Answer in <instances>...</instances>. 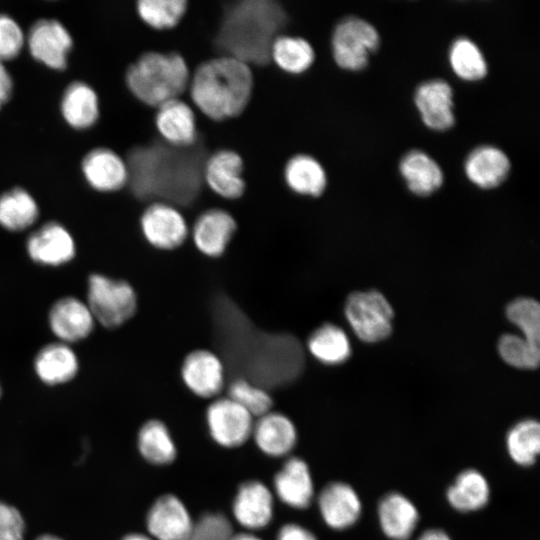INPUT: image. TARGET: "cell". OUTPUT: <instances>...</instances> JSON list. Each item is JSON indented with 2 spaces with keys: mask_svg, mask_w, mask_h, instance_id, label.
Here are the masks:
<instances>
[{
  "mask_svg": "<svg viewBox=\"0 0 540 540\" xmlns=\"http://www.w3.org/2000/svg\"><path fill=\"white\" fill-rule=\"evenodd\" d=\"M146 524L156 540H186L194 526L188 509L173 494L162 495L153 503Z\"/></svg>",
  "mask_w": 540,
  "mask_h": 540,
  "instance_id": "obj_16",
  "label": "cell"
},
{
  "mask_svg": "<svg viewBox=\"0 0 540 540\" xmlns=\"http://www.w3.org/2000/svg\"><path fill=\"white\" fill-rule=\"evenodd\" d=\"M449 60L453 71L464 80H480L487 73V64L481 51L467 38H459L452 44Z\"/></svg>",
  "mask_w": 540,
  "mask_h": 540,
  "instance_id": "obj_38",
  "label": "cell"
},
{
  "mask_svg": "<svg viewBox=\"0 0 540 540\" xmlns=\"http://www.w3.org/2000/svg\"><path fill=\"white\" fill-rule=\"evenodd\" d=\"M284 9L274 1L250 0L226 9L216 37L225 56L246 64L264 65L270 61L273 41L286 24Z\"/></svg>",
  "mask_w": 540,
  "mask_h": 540,
  "instance_id": "obj_2",
  "label": "cell"
},
{
  "mask_svg": "<svg viewBox=\"0 0 540 540\" xmlns=\"http://www.w3.org/2000/svg\"><path fill=\"white\" fill-rule=\"evenodd\" d=\"M187 10L185 0H140L136 11L141 20L154 29L176 26Z\"/></svg>",
  "mask_w": 540,
  "mask_h": 540,
  "instance_id": "obj_37",
  "label": "cell"
},
{
  "mask_svg": "<svg viewBox=\"0 0 540 540\" xmlns=\"http://www.w3.org/2000/svg\"><path fill=\"white\" fill-rule=\"evenodd\" d=\"M273 512V495L265 484L249 480L238 487L232 503V514L243 528L249 531L263 529L271 522Z\"/></svg>",
  "mask_w": 540,
  "mask_h": 540,
  "instance_id": "obj_17",
  "label": "cell"
},
{
  "mask_svg": "<svg viewBox=\"0 0 540 540\" xmlns=\"http://www.w3.org/2000/svg\"><path fill=\"white\" fill-rule=\"evenodd\" d=\"M315 53L310 43L300 37L279 35L272 43L270 60L283 71L300 74L314 62Z\"/></svg>",
  "mask_w": 540,
  "mask_h": 540,
  "instance_id": "obj_34",
  "label": "cell"
},
{
  "mask_svg": "<svg viewBox=\"0 0 540 540\" xmlns=\"http://www.w3.org/2000/svg\"><path fill=\"white\" fill-rule=\"evenodd\" d=\"M140 230L145 241L155 249L172 251L181 247L190 229L180 210L173 204L151 202L140 216Z\"/></svg>",
  "mask_w": 540,
  "mask_h": 540,
  "instance_id": "obj_8",
  "label": "cell"
},
{
  "mask_svg": "<svg viewBox=\"0 0 540 540\" xmlns=\"http://www.w3.org/2000/svg\"><path fill=\"white\" fill-rule=\"evenodd\" d=\"M501 358L509 365L519 369H535L539 365L540 348L524 337L514 334L503 335L498 342Z\"/></svg>",
  "mask_w": 540,
  "mask_h": 540,
  "instance_id": "obj_40",
  "label": "cell"
},
{
  "mask_svg": "<svg viewBox=\"0 0 540 540\" xmlns=\"http://www.w3.org/2000/svg\"><path fill=\"white\" fill-rule=\"evenodd\" d=\"M138 448L145 460L155 465L172 463L177 455L166 424L157 419L145 422L138 433Z\"/></svg>",
  "mask_w": 540,
  "mask_h": 540,
  "instance_id": "obj_33",
  "label": "cell"
},
{
  "mask_svg": "<svg viewBox=\"0 0 540 540\" xmlns=\"http://www.w3.org/2000/svg\"><path fill=\"white\" fill-rule=\"evenodd\" d=\"M243 160L232 150H220L204 163L203 177L210 189L225 199H237L245 191Z\"/></svg>",
  "mask_w": 540,
  "mask_h": 540,
  "instance_id": "obj_20",
  "label": "cell"
},
{
  "mask_svg": "<svg viewBox=\"0 0 540 540\" xmlns=\"http://www.w3.org/2000/svg\"><path fill=\"white\" fill-rule=\"evenodd\" d=\"M155 124L159 134L171 146L186 148L196 142L197 127L194 112L179 98L157 107Z\"/></svg>",
  "mask_w": 540,
  "mask_h": 540,
  "instance_id": "obj_21",
  "label": "cell"
},
{
  "mask_svg": "<svg viewBox=\"0 0 540 540\" xmlns=\"http://www.w3.org/2000/svg\"><path fill=\"white\" fill-rule=\"evenodd\" d=\"M417 540H451L450 537L440 529H429L421 534Z\"/></svg>",
  "mask_w": 540,
  "mask_h": 540,
  "instance_id": "obj_46",
  "label": "cell"
},
{
  "mask_svg": "<svg viewBox=\"0 0 540 540\" xmlns=\"http://www.w3.org/2000/svg\"><path fill=\"white\" fill-rule=\"evenodd\" d=\"M26 45V36L20 24L10 15L0 13V61L17 58Z\"/></svg>",
  "mask_w": 540,
  "mask_h": 540,
  "instance_id": "obj_41",
  "label": "cell"
},
{
  "mask_svg": "<svg viewBox=\"0 0 540 540\" xmlns=\"http://www.w3.org/2000/svg\"><path fill=\"white\" fill-rule=\"evenodd\" d=\"M60 112L66 124L75 130L93 127L100 117L97 92L84 81L71 82L62 93Z\"/></svg>",
  "mask_w": 540,
  "mask_h": 540,
  "instance_id": "obj_25",
  "label": "cell"
},
{
  "mask_svg": "<svg viewBox=\"0 0 540 540\" xmlns=\"http://www.w3.org/2000/svg\"><path fill=\"white\" fill-rule=\"evenodd\" d=\"M25 251L33 263L56 268L74 260L77 245L66 226L57 221H48L29 234Z\"/></svg>",
  "mask_w": 540,
  "mask_h": 540,
  "instance_id": "obj_10",
  "label": "cell"
},
{
  "mask_svg": "<svg viewBox=\"0 0 540 540\" xmlns=\"http://www.w3.org/2000/svg\"><path fill=\"white\" fill-rule=\"evenodd\" d=\"M13 88L12 76L4 62L0 61V110L10 100Z\"/></svg>",
  "mask_w": 540,
  "mask_h": 540,
  "instance_id": "obj_45",
  "label": "cell"
},
{
  "mask_svg": "<svg viewBox=\"0 0 540 540\" xmlns=\"http://www.w3.org/2000/svg\"><path fill=\"white\" fill-rule=\"evenodd\" d=\"M379 523L384 534L392 540H407L419 520L415 505L404 495L392 492L378 506Z\"/></svg>",
  "mask_w": 540,
  "mask_h": 540,
  "instance_id": "obj_26",
  "label": "cell"
},
{
  "mask_svg": "<svg viewBox=\"0 0 540 540\" xmlns=\"http://www.w3.org/2000/svg\"><path fill=\"white\" fill-rule=\"evenodd\" d=\"M24 521L20 512L0 502V540H22Z\"/></svg>",
  "mask_w": 540,
  "mask_h": 540,
  "instance_id": "obj_43",
  "label": "cell"
},
{
  "mask_svg": "<svg viewBox=\"0 0 540 540\" xmlns=\"http://www.w3.org/2000/svg\"><path fill=\"white\" fill-rule=\"evenodd\" d=\"M37 540H61V539L53 535H43L39 537Z\"/></svg>",
  "mask_w": 540,
  "mask_h": 540,
  "instance_id": "obj_49",
  "label": "cell"
},
{
  "mask_svg": "<svg viewBox=\"0 0 540 540\" xmlns=\"http://www.w3.org/2000/svg\"><path fill=\"white\" fill-rule=\"evenodd\" d=\"M274 491L287 506L305 509L314 497L313 479L307 463L299 457H290L274 477Z\"/></svg>",
  "mask_w": 540,
  "mask_h": 540,
  "instance_id": "obj_23",
  "label": "cell"
},
{
  "mask_svg": "<svg viewBox=\"0 0 540 540\" xmlns=\"http://www.w3.org/2000/svg\"><path fill=\"white\" fill-rule=\"evenodd\" d=\"M251 436L257 447L271 457L289 454L297 442V430L292 420L272 410L254 421Z\"/></svg>",
  "mask_w": 540,
  "mask_h": 540,
  "instance_id": "obj_22",
  "label": "cell"
},
{
  "mask_svg": "<svg viewBox=\"0 0 540 540\" xmlns=\"http://www.w3.org/2000/svg\"><path fill=\"white\" fill-rule=\"evenodd\" d=\"M506 447L511 459L521 465L534 464L540 451V424L534 419L516 423L507 433Z\"/></svg>",
  "mask_w": 540,
  "mask_h": 540,
  "instance_id": "obj_35",
  "label": "cell"
},
{
  "mask_svg": "<svg viewBox=\"0 0 540 540\" xmlns=\"http://www.w3.org/2000/svg\"><path fill=\"white\" fill-rule=\"evenodd\" d=\"M236 230V220L228 211L211 208L197 217L189 235L202 255L218 258L226 252Z\"/></svg>",
  "mask_w": 540,
  "mask_h": 540,
  "instance_id": "obj_14",
  "label": "cell"
},
{
  "mask_svg": "<svg viewBox=\"0 0 540 540\" xmlns=\"http://www.w3.org/2000/svg\"><path fill=\"white\" fill-rule=\"evenodd\" d=\"M229 540H262V539L250 532H240V533L232 534Z\"/></svg>",
  "mask_w": 540,
  "mask_h": 540,
  "instance_id": "obj_47",
  "label": "cell"
},
{
  "mask_svg": "<svg viewBox=\"0 0 540 540\" xmlns=\"http://www.w3.org/2000/svg\"><path fill=\"white\" fill-rule=\"evenodd\" d=\"M86 287L85 302L96 323L102 327L117 329L136 314L138 296L128 281L102 273H91Z\"/></svg>",
  "mask_w": 540,
  "mask_h": 540,
  "instance_id": "obj_5",
  "label": "cell"
},
{
  "mask_svg": "<svg viewBox=\"0 0 540 540\" xmlns=\"http://www.w3.org/2000/svg\"><path fill=\"white\" fill-rule=\"evenodd\" d=\"M180 376L185 387L195 396L214 399L225 387L226 365L218 353L198 348L184 357Z\"/></svg>",
  "mask_w": 540,
  "mask_h": 540,
  "instance_id": "obj_12",
  "label": "cell"
},
{
  "mask_svg": "<svg viewBox=\"0 0 540 540\" xmlns=\"http://www.w3.org/2000/svg\"><path fill=\"white\" fill-rule=\"evenodd\" d=\"M80 168L86 183L97 192H116L128 184L126 161L110 148L89 150L82 158Z\"/></svg>",
  "mask_w": 540,
  "mask_h": 540,
  "instance_id": "obj_15",
  "label": "cell"
},
{
  "mask_svg": "<svg viewBox=\"0 0 540 540\" xmlns=\"http://www.w3.org/2000/svg\"><path fill=\"white\" fill-rule=\"evenodd\" d=\"M276 540H317V538L307 528L295 523H289L280 528Z\"/></svg>",
  "mask_w": 540,
  "mask_h": 540,
  "instance_id": "obj_44",
  "label": "cell"
},
{
  "mask_svg": "<svg viewBox=\"0 0 540 540\" xmlns=\"http://www.w3.org/2000/svg\"><path fill=\"white\" fill-rule=\"evenodd\" d=\"M344 314L353 332L364 342L381 341L392 331L393 309L378 291L351 293L345 302Z\"/></svg>",
  "mask_w": 540,
  "mask_h": 540,
  "instance_id": "obj_6",
  "label": "cell"
},
{
  "mask_svg": "<svg viewBox=\"0 0 540 540\" xmlns=\"http://www.w3.org/2000/svg\"><path fill=\"white\" fill-rule=\"evenodd\" d=\"M171 147L139 146L128 153V184L137 198L169 204L194 200L200 187L199 161L190 147Z\"/></svg>",
  "mask_w": 540,
  "mask_h": 540,
  "instance_id": "obj_1",
  "label": "cell"
},
{
  "mask_svg": "<svg viewBox=\"0 0 540 540\" xmlns=\"http://www.w3.org/2000/svg\"><path fill=\"white\" fill-rule=\"evenodd\" d=\"M205 418L211 438L222 447H239L252 435L254 417L228 396L214 398Z\"/></svg>",
  "mask_w": 540,
  "mask_h": 540,
  "instance_id": "obj_9",
  "label": "cell"
},
{
  "mask_svg": "<svg viewBox=\"0 0 540 540\" xmlns=\"http://www.w3.org/2000/svg\"><path fill=\"white\" fill-rule=\"evenodd\" d=\"M449 504L457 511L471 512L483 508L490 497L489 484L479 471H462L446 492Z\"/></svg>",
  "mask_w": 540,
  "mask_h": 540,
  "instance_id": "obj_32",
  "label": "cell"
},
{
  "mask_svg": "<svg viewBox=\"0 0 540 540\" xmlns=\"http://www.w3.org/2000/svg\"><path fill=\"white\" fill-rule=\"evenodd\" d=\"M121 540H152V539L149 536H146L144 534L132 533V534L126 535Z\"/></svg>",
  "mask_w": 540,
  "mask_h": 540,
  "instance_id": "obj_48",
  "label": "cell"
},
{
  "mask_svg": "<svg viewBox=\"0 0 540 540\" xmlns=\"http://www.w3.org/2000/svg\"><path fill=\"white\" fill-rule=\"evenodd\" d=\"M307 349L314 359L325 365H339L351 355L347 334L332 323L322 324L309 335Z\"/></svg>",
  "mask_w": 540,
  "mask_h": 540,
  "instance_id": "obj_29",
  "label": "cell"
},
{
  "mask_svg": "<svg viewBox=\"0 0 540 540\" xmlns=\"http://www.w3.org/2000/svg\"><path fill=\"white\" fill-rule=\"evenodd\" d=\"M377 30L367 21L348 17L335 28L332 36L334 60L338 66L347 70H361L369 55L379 46Z\"/></svg>",
  "mask_w": 540,
  "mask_h": 540,
  "instance_id": "obj_7",
  "label": "cell"
},
{
  "mask_svg": "<svg viewBox=\"0 0 540 540\" xmlns=\"http://www.w3.org/2000/svg\"><path fill=\"white\" fill-rule=\"evenodd\" d=\"M323 521L332 529H346L359 519L362 511L357 492L347 483L331 482L318 495Z\"/></svg>",
  "mask_w": 540,
  "mask_h": 540,
  "instance_id": "obj_19",
  "label": "cell"
},
{
  "mask_svg": "<svg viewBox=\"0 0 540 540\" xmlns=\"http://www.w3.org/2000/svg\"><path fill=\"white\" fill-rule=\"evenodd\" d=\"M125 82L142 103L159 107L178 99L190 82L184 58L174 52H146L126 70Z\"/></svg>",
  "mask_w": 540,
  "mask_h": 540,
  "instance_id": "obj_4",
  "label": "cell"
},
{
  "mask_svg": "<svg viewBox=\"0 0 540 540\" xmlns=\"http://www.w3.org/2000/svg\"><path fill=\"white\" fill-rule=\"evenodd\" d=\"M47 324L57 341L73 345L87 339L97 323L85 300L66 295L50 306Z\"/></svg>",
  "mask_w": 540,
  "mask_h": 540,
  "instance_id": "obj_13",
  "label": "cell"
},
{
  "mask_svg": "<svg viewBox=\"0 0 540 540\" xmlns=\"http://www.w3.org/2000/svg\"><path fill=\"white\" fill-rule=\"evenodd\" d=\"M1 393H2V388H1V383H0V396H1Z\"/></svg>",
  "mask_w": 540,
  "mask_h": 540,
  "instance_id": "obj_50",
  "label": "cell"
},
{
  "mask_svg": "<svg viewBox=\"0 0 540 540\" xmlns=\"http://www.w3.org/2000/svg\"><path fill=\"white\" fill-rule=\"evenodd\" d=\"M26 45L35 61L49 69L62 71L68 65L73 38L59 20L43 18L30 27L26 36Z\"/></svg>",
  "mask_w": 540,
  "mask_h": 540,
  "instance_id": "obj_11",
  "label": "cell"
},
{
  "mask_svg": "<svg viewBox=\"0 0 540 540\" xmlns=\"http://www.w3.org/2000/svg\"><path fill=\"white\" fill-rule=\"evenodd\" d=\"M510 170L508 157L498 148L481 146L466 159L465 172L475 185L490 189L500 185Z\"/></svg>",
  "mask_w": 540,
  "mask_h": 540,
  "instance_id": "obj_27",
  "label": "cell"
},
{
  "mask_svg": "<svg viewBox=\"0 0 540 540\" xmlns=\"http://www.w3.org/2000/svg\"><path fill=\"white\" fill-rule=\"evenodd\" d=\"M506 315L527 341L539 346L540 306L536 300L528 297L514 299L507 305Z\"/></svg>",
  "mask_w": 540,
  "mask_h": 540,
  "instance_id": "obj_39",
  "label": "cell"
},
{
  "mask_svg": "<svg viewBox=\"0 0 540 540\" xmlns=\"http://www.w3.org/2000/svg\"><path fill=\"white\" fill-rule=\"evenodd\" d=\"M400 172L409 190L419 196L435 192L443 183L439 165L422 151H410L400 163Z\"/></svg>",
  "mask_w": 540,
  "mask_h": 540,
  "instance_id": "obj_30",
  "label": "cell"
},
{
  "mask_svg": "<svg viewBox=\"0 0 540 540\" xmlns=\"http://www.w3.org/2000/svg\"><path fill=\"white\" fill-rule=\"evenodd\" d=\"M284 178L287 186L295 193L305 196H320L326 187V173L313 157L297 154L285 165Z\"/></svg>",
  "mask_w": 540,
  "mask_h": 540,
  "instance_id": "obj_31",
  "label": "cell"
},
{
  "mask_svg": "<svg viewBox=\"0 0 540 540\" xmlns=\"http://www.w3.org/2000/svg\"><path fill=\"white\" fill-rule=\"evenodd\" d=\"M253 417H260L272 410L273 398L267 388L245 377L234 378L227 387V395Z\"/></svg>",
  "mask_w": 540,
  "mask_h": 540,
  "instance_id": "obj_36",
  "label": "cell"
},
{
  "mask_svg": "<svg viewBox=\"0 0 540 540\" xmlns=\"http://www.w3.org/2000/svg\"><path fill=\"white\" fill-rule=\"evenodd\" d=\"M79 370V357L72 345L57 340L43 345L33 359L35 376L48 386L69 383Z\"/></svg>",
  "mask_w": 540,
  "mask_h": 540,
  "instance_id": "obj_18",
  "label": "cell"
},
{
  "mask_svg": "<svg viewBox=\"0 0 540 540\" xmlns=\"http://www.w3.org/2000/svg\"><path fill=\"white\" fill-rule=\"evenodd\" d=\"M189 88L202 113L213 120H225L238 116L248 105L253 75L248 64L223 55L200 64Z\"/></svg>",
  "mask_w": 540,
  "mask_h": 540,
  "instance_id": "obj_3",
  "label": "cell"
},
{
  "mask_svg": "<svg viewBox=\"0 0 540 540\" xmlns=\"http://www.w3.org/2000/svg\"><path fill=\"white\" fill-rule=\"evenodd\" d=\"M40 208L33 195L22 187L0 194V227L18 233L30 229L39 219Z\"/></svg>",
  "mask_w": 540,
  "mask_h": 540,
  "instance_id": "obj_28",
  "label": "cell"
},
{
  "mask_svg": "<svg viewBox=\"0 0 540 540\" xmlns=\"http://www.w3.org/2000/svg\"><path fill=\"white\" fill-rule=\"evenodd\" d=\"M232 526L221 513H206L194 524L186 540H229Z\"/></svg>",
  "mask_w": 540,
  "mask_h": 540,
  "instance_id": "obj_42",
  "label": "cell"
},
{
  "mask_svg": "<svg viewBox=\"0 0 540 540\" xmlns=\"http://www.w3.org/2000/svg\"><path fill=\"white\" fill-rule=\"evenodd\" d=\"M415 104L426 126L446 130L453 126V91L443 80L421 84L415 93Z\"/></svg>",
  "mask_w": 540,
  "mask_h": 540,
  "instance_id": "obj_24",
  "label": "cell"
}]
</instances>
